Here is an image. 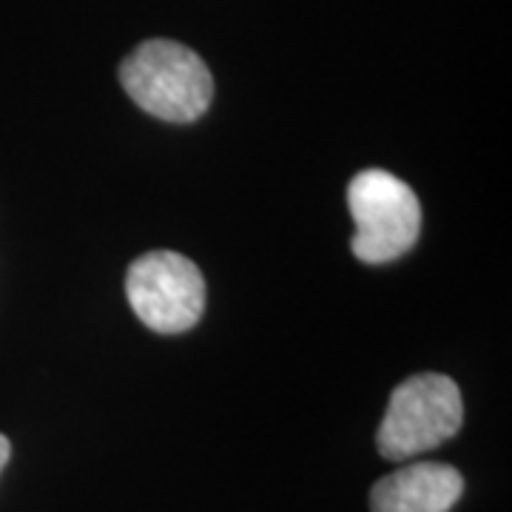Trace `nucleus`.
I'll use <instances>...</instances> for the list:
<instances>
[{
  "instance_id": "nucleus-3",
  "label": "nucleus",
  "mask_w": 512,
  "mask_h": 512,
  "mask_svg": "<svg viewBox=\"0 0 512 512\" xmlns=\"http://www.w3.org/2000/svg\"><path fill=\"white\" fill-rule=\"evenodd\" d=\"M464 421L461 390L441 373H419L402 382L379 424V453L390 461H407L453 439Z\"/></svg>"
},
{
  "instance_id": "nucleus-4",
  "label": "nucleus",
  "mask_w": 512,
  "mask_h": 512,
  "mask_svg": "<svg viewBox=\"0 0 512 512\" xmlns=\"http://www.w3.org/2000/svg\"><path fill=\"white\" fill-rule=\"evenodd\" d=\"M126 296L137 319L163 336H177L200 322L205 279L200 268L177 251H148L131 262Z\"/></svg>"
},
{
  "instance_id": "nucleus-2",
  "label": "nucleus",
  "mask_w": 512,
  "mask_h": 512,
  "mask_svg": "<svg viewBox=\"0 0 512 512\" xmlns=\"http://www.w3.org/2000/svg\"><path fill=\"white\" fill-rule=\"evenodd\" d=\"M348 208L356 225L350 248L367 265L393 262L419 239L421 205L416 191L382 168H367L350 180Z\"/></svg>"
},
{
  "instance_id": "nucleus-1",
  "label": "nucleus",
  "mask_w": 512,
  "mask_h": 512,
  "mask_svg": "<svg viewBox=\"0 0 512 512\" xmlns=\"http://www.w3.org/2000/svg\"><path fill=\"white\" fill-rule=\"evenodd\" d=\"M128 97L165 123H194L211 106L214 77L194 49L174 40H146L120 66Z\"/></svg>"
},
{
  "instance_id": "nucleus-5",
  "label": "nucleus",
  "mask_w": 512,
  "mask_h": 512,
  "mask_svg": "<svg viewBox=\"0 0 512 512\" xmlns=\"http://www.w3.org/2000/svg\"><path fill=\"white\" fill-rule=\"evenodd\" d=\"M464 490L456 467L439 461H419L376 481L370 490L373 512H450Z\"/></svg>"
},
{
  "instance_id": "nucleus-6",
  "label": "nucleus",
  "mask_w": 512,
  "mask_h": 512,
  "mask_svg": "<svg viewBox=\"0 0 512 512\" xmlns=\"http://www.w3.org/2000/svg\"><path fill=\"white\" fill-rule=\"evenodd\" d=\"M9 456H12V444H9V439L0 433V473H3V467H6Z\"/></svg>"
}]
</instances>
